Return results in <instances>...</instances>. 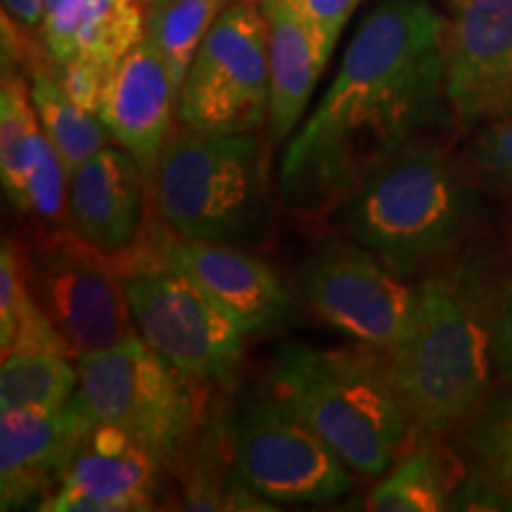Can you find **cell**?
Returning <instances> with one entry per match:
<instances>
[{"label": "cell", "instance_id": "cell-8", "mask_svg": "<svg viewBox=\"0 0 512 512\" xmlns=\"http://www.w3.org/2000/svg\"><path fill=\"white\" fill-rule=\"evenodd\" d=\"M29 285L72 356L138 339L124 275L72 230H50L24 249Z\"/></svg>", "mask_w": 512, "mask_h": 512}, {"label": "cell", "instance_id": "cell-15", "mask_svg": "<svg viewBox=\"0 0 512 512\" xmlns=\"http://www.w3.org/2000/svg\"><path fill=\"white\" fill-rule=\"evenodd\" d=\"M147 192L136 159L119 147H102L69 171L67 228L95 252L117 261L138 247Z\"/></svg>", "mask_w": 512, "mask_h": 512}, {"label": "cell", "instance_id": "cell-23", "mask_svg": "<svg viewBox=\"0 0 512 512\" xmlns=\"http://www.w3.org/2000/svg\"><path fill=\"white\" fill-rule=\"evenodd\" d=\"M0 349L3 356L17 349H67L29 285L24 247L15 238H3L0 247Z\"/></svg>", "mask_w": 512, "mask_h": 512}, {"label": "cell", "instance_id": "cell-1", "mask_svg": "<svg viewBox=\"0 0 512 512\" xmlns=\"http://www.w3.org/2000/svg\"><path fill=\"white\" fill-rule=\"evenodd\" d=\"M446 34L427 0H384L363 17L328 93L285 143L278 181L294 209L337 204L434 124L446 100Z\"/></svg>", "mask_w": 512, "mask_h": 512}, {"label": "cell", "instance_id": "cell-16", "mask_svg": "<svg viewBox=\"0 0 512 512\" xmlns=\"http://www.w3.org/2000/svg\"><path fill=\"white\" fill-rule=\"evenodd\" d=\"M178 91L164 57L143 38L114 67L98 117L112 140L136 159L147 188H155L159 159L171 138Z\"/></svg>", "mask_w": 512, "mask_h": 512}, {"label": "cell", "instance_id": "cell-9", "mask_svg": "<svg viewBox=\"0 0 512 512\" xmlns=\"http://www.w3.org/2000/svg\"><path fill=\"white\" fill-rule=\"evenodd\" d=\"M138 335L192 382L230 384L238 377L245 332L207 292L164 266L124 273Z\"/></svg>", "mask_w": 512, "mask_h": 512}, {"label": "cell", "instance_id": "cell-30", "mask_svg": "<svg viewBox=\"0 0 512 512\" xmlns=\"http://www.w3.org/2000/svg\"><path fill=\"white\" fill-rule=\"evenodd\" d=\"M496 366L512 384V285L501 297L496 320Z\"/></svg>", "mask_w": 512, "mask_h": 512}, {"label": "cell", "instance_id": "cell-19", "mask_svg": "<svg viewBox=\"0 0 512 512\" xmlns=\"http://www.w3.org/2000/svg\"><path fill=\"white\" fill-rule=\"evenodd\" d=\"M268 22L271 50V105H268L266 143L275 152L302 126L311 93L328 62L320 55L316 36L287 8L283 0H259Z\"/></svg>", "mask_w": 512, "mask_h": 512}, {"label": "cell", "instance_id": "cell-4", "mask_svg": "<svg viewBox=\"0 0 512 512\" xmlns=\"http://www.w3.org/2000/svg\"><path fill=\"white\" fill-rule=\"evenodd\" d=\"M335 216L354 242L411 275L456 249L470 192L441 147L415 138L368 171Z\"/></svg>", "mask_w": 512, "mask_h": 512}, {"label": "cell", "instance_id": "cell-31", "mask_svg": "<svg viewBox=\"0 0 512 512\" xmlns=\"http://www.w3.org/2000/svg\"><path fill=\"white\" fill-rule=\"evenodd\" d=\"M46 0H3V12L10 15L24 31L41 29Z\"/></svg>", "mask_w": 512, "mask_h": 512}, {"label": "cell", "instance_id": "cell-32", "mask_svg": "<svg viewBox=\"0 0 512 512\" xmlns=\"http://www.w3.org/2000/svg\"><path fill=\"white\" fill-rule=\"evenodd\" d=\"M166 3H171V0H143V5L147 8V12L162 8V5H166Z\"/></svg>", "mask_w": 512, "mask_h": 512}, {"label": "cell", "instance_id": "cell-5", "mask_svg": "<svg viewBox=\"0 0 512 512\" xmlns=\"http://www.w3.org/2000/svg\"><path fill=\"white\" fill-rule=\"evenodd\" d=\"M268 155L256 131L174 133L152 188L159 219L183 240L254 245L266 228Z\"/></svg>", "mask_w": 512, "mask_h": 512}, {"label": "cell", "instance_id": "cell-2", "mask_svg": "<svg viewBox=\"0 0 512 512\" xmlns=\"http://www.w3.org/2000/svg\"><path fill=\"white\" fill-rule=\"evenodd\" d=\"M418 292L413 328L387 356L413 427L432 439L465 427L486 401L501 299L470 264L425 278Z\"/></svg>", "mask_w": 512, "mask_h": 512}, {"label": "cell", "instance_id": "cell-24", "mask_svg": "<svg viewBox=\"0 0 512 512\" xmlns=\"http://www.w3.org/2000/svg\"><path fill=\"white\" fill-rule=\"evenodd\" d=\"M453 467L446 456L430 444L406 453L387 479L370 491L366 508L375 512H437L451 510Z\"/></svg>", "mask_w": 512, "mask_h": 512}, {"label": "cell", "instance_id": "cell-11", "mask_svg": "<svg viewBox=\"0 0 512 512\" xmlns=\"http://www.w3.org/2000/svg\"><path fill=\"white\" fill-rule=\"evenodd\" d=\"M299 290L313 313L363 347L389 354L418 316V287L358 242H330L299 271Z\"/></svg>", "mask_w": 512, "mask_h": 512}, {"label": "cell", "instance_id": "cell-27", "mask_svg": "<svg viewBox=\"0 0 512 512\" xmlns=\"http://www.w3.org/2000/svg\"><path fill=\"white\" fill-rule=\"evenodd\" d=\"M472 159L486 181L512 192V112L482 128L472 145Z\"/></svg>", "mask_w": 512, "mask_h": 512}, {"label": "cell", "instance_id": "cell-18", "mask_svg": "<svg viewBox=\"0 0 512 512\" xmlns=\"http://www.w3.org/2000/svg\"><path fill=\"white\" fill-rule=\"evenodd\" d=\"M38 31L53 64L114 69L147 36V8L143 0H46Z\"/></svg>", "mask_w": 512, "mask_h": 512}, {"label": "cell", "instance_id": "cell-14", "mask_svg": "<svg viewBox=\"0 0 512 512\" xmlns=\"http://www.w3.org/2000/svg\"><path fill=\"white\" fill-rule=\"evenodd\" d=\"M159 266L190 278L245 335L278 328L290 316L292 299L280 275L242 247L181 238L159 254Z\"/></svg>", "mask_w": 512, "mask_h": 512}, {"label": "cell", "instance_id": "cell-29", "mask_svg": "<svg viewBox=\"0 0 512 512\" xmlns=\"http://www.w3.org/2000/svg\"><path fill=\"white\" fill-rule=\"evenodd\" d=\"M114 69L102 67V64L76 60L67 64H55V74L60 79L62 88L67 91L76 105H81L88 112H100L102 98H105L107 86H110Z\"/></svg>", "mask_w": 512, "mask_h": 512}, {"label": "cell", "instance_id": "cell-26", "mask_svg": "<svg viewBox=\"0 0 512 512\" xmlns=\"http://www.w3.org/2000/svg\"><path fill=\"white\" fill-rule=\"evenodd\" d=\"M463 446L477 475L512 501V389L486 399L465 422Z\"/></svg>", "mask_w": 512, "mask_h": 512}, {"label": "cell", "instance_id": "cell-3", "mask_svg": "<svg viewBox=\"0 0 512 512\" xmlns=\"http://www.w3.org/2000/svg\"><path fill=\"white\" fill-rule=\"evenodd\" d=\"M268 396L309 422L363 477L387 472L413 427L389 358L377 349L283 347L268 370Z\"/></svg>", "mask_w": 512, "mask_h": 512}, {"label": "cell", "instance_id": "cell-28", "mask_svg": "<svg viewBox=\"0 0 512 512\" xmlns=\"http://www.w3.org/2000/svg\"><path fill=\"white\" fill-rule=\"evenodd\" d=\"M283 3L311 29L320 55L325 62H330L332 50L361 0H283Z\"/></svg>", "mask_w": 512, "mask_h": 512}, {"label": "cell", "instance_id": "cell-7", "mask_svg": "<svg viewBox=\"0 0 512 512\" xmlns=\"http://www.w3.org/2000/svg\"><path fill=\"white\" fill-rule=\"evenodd\" d=\"M268 105V22L256 0H233L185 74L176 117L190 131L249 133L266 126Z\"/></svg>", "mask_w": 512, "mask_h": 512}, {"label": "cell", "instance_id": "cell-13", "mask_svg": "<svg viewBox=\"0 0 512 512\" xmlns=\"http://www.w3.org/2000/svg\"><path fill=\"white\" fill-rule=\"evenodd\" d=\"M164 465L112 425H93L50 494L43 512L155 510Z\"/></svg>", "mask_w": 512, "mask_h": 512}, {"label": "cell", "instance_id": "cell-6", "mask_svg": "<svg viewBox=\"0 0 512 512\" xmlns=\"http://www.w3.org/2000/svg\"><path fill=\"white\" fill-rule=\"evenodd\" d=\"M76 366L74 399L95 425L126 432L164 467L181 463L197 420L190 377L169 366L140 337L83 354Z\"/></svg>", "mask_w": 512, "mask_h": 512}, {"label": "cell", "instance_id": "cell-17", "mask_svg": "<svg viewBox=\"0 0 512 512\" xmlns=\"http://www.w3.org/2000/svg\"><path fill=\"white\" fill-rule=\"evenodd\" d=\"M93 425L76 399L55 413H0V508H38Z\"/></svg>", "mask_w": 512, "mask_h": 512}, {"label": "cell", "instance_id": "cell-22", "mask_svg": "<svg viewBox=\"0 0 512 512\" xmlns=\"http://www.w3.org/2000/svg\"><path fill=\"white\" fill-rule=\"evenodd\" d=\"M29 72L31 100H34L38 119H41L43 131L60 150L69 171L98 155L102 147H107L112 140L107 126L102 124L98 114L83 110L69 98L60 79H57L53 60L48 64L36 60L29 67Z\"/></svg>", "mask_w": 512, "mask_h": 512}, {"label": "cell", "instance_id": "cell-12", "mask_svg": "<svg viewBox=\"0 0 512 512\" xmlns=\"http://www.w3.org/2000/svg\"><path fill=\"white\" fill-rule=\"evenodd\" d=\"M446 105L460 131L512 112V0H456L446 34Z\"/></svg>", "mask_w": 512, "mask_h": 512}, {"label": "cell", "instance_id": "cell-20", "mask_svg": "<svg viewBox=\"0 0 512 512\" xmlns=\"http://www.w3.org/2000/svg\"><path fill=\"white\" fill-rule=\"evenodd\" d=\"M50 145L43 131L29 79L15 64H3L0 83V176L8 202L17 211L24 209L27 183L43 150Z\"/></svg>", "mask_w": 512, "mask_h": 512}, {"label": "cell", "instance_id": "cell-25", "mask_svg": "<svg viewBox=\"0 0 512 512\" xmlns=\"http://www.w3.org/2000/svg\"><path fill=\"white\" fill-rule=\"evenodd\" d=\"M233 0H171L147 12V38L164 57L181 98V88L211 24Z\"/></svg>", "mask_w": 512, "mask_h": 512}, {"label": "cell", "instance_id": "cell-10", "mask_svg": "<svg viewBox=\"0 0 512 512\" xmlns=\"http://www.w3.org/2000/svg\"><path fill=\"white\" fill-rule=\"evenodd\" d=\"M230 446L235 475L268 501L330 503L356 484L335 448L268 394L242 406Z\"/></svg>", "mask_w": 512, "mask_h": 512}, {"label": "cell", "instance_id": "cell-21", "mask_svg": "<svg viewBox=\"0 0 512 512\" xmlns=\"http://www.w3.org/2000/svg\"><path fill=\"white\" fill-rule=\"evenodd\" d=\"M79 366L64 351L17 349L3 356L0 413H55L74 399Z\"/></svg>", "mask_w": 512, "mask_h": 512}, {"label": "cell", "instance_id": "cell-33", "mask_svg": "<svg viewBox=\"0 0 512 512\" xmlns=\"http://www.w3.org/2000/svg\"><path fill=\"white\" fill-rule=\"evenodd\" d=\"M256 3H259V0H256Z\"/></svg>", "mask_w": 512, "mask_h": 512}]
</instances>
